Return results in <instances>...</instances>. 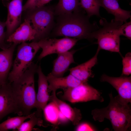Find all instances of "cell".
I'll return each mask as SVG.
<instances>
[{"label":"cell","instance_id":"1","mask_svg":"<svg viewBox=\"0 0 131 131\" xmlns=\"http://www.w3.org/2000/svg\"><path fill=\"white\" fill-rule=\"evenodd\" d=\"M57 16L56 23L50 33L51 37L61 36L91 41L92 33L99 28L96 22L92 23L90 22V17L82 9Z\"/></svg>","mask_w":131,"mask_h":131},{"label":"cell","instance_id":"2","mask_svg":"<svg viewBox=\"0 0 131 131\" xmlns=\"http://www.w3.org/2000/svg\"><path fill=\"white\" fill-rule=\"evenodd\" d=\"M38 66L33 63L18 79L10 83L13 98L19 116H26L36 108L34 75Z\"/></svg>","mask_w":131,"mask_h":131},{"label":"cell","instance_id":"3","mask_svg":"<svg viewBox=\"0 0 131 131\" xmlns=\"http://www.w3.org/2000/svg\"><path fill=\"white\" fill-rule=\"evenodd\" d=\"M109 95L110 101L107 106L91 111L93 119L100 122L105 118L109 119L115 131H128L131 126L130 106L121 100L117 95L114 97L111 92Z\"/></svg>","mask_w":131,"mask_h":131},{"label":"cell","instance_id":"4","mask_svg":"<svg viewBox=\"0 0 131 131\" xmlns=\"http://www.w3.org/2000/svg\"><path fill=\"white\" fill-rule=\"evenodd\" d=\"M100 28L92 34V40H97L98 49L110 51L120 53V34L119 28L123 23L112 20L108 22L102 18L99 21Z\"/></svg>","mask_w":131,"mask_h":131},{"label":"cell","instance_id":"5","mask_svg":"<svg viewBox=\"0 0 131 131\" xmlns=\"http://www.w3.org/2000/svg\"><path fill=\"white\" fill-rule=\"evenodd\" d=\"M31 11L28 18L36 32L34 41L48 37L55 25L54 7L44 6L36 7Z\"/></svg>","mask_w":131,"mask_h":131},{"label":"cell","instance_id":"6","mask_svg":"<svg viewBox=\"0 0 131 131\" xmlns=\"http://www.w3.org/2000/svg\"><path fill=\"white\" fill-rule=\"evenodd\" d=\"M41 49L38 41L21 43L18 46L12 69L10 72L8 80L11 83L20 78L32 63L35 55Z\"/></svg>","mask_w":131,"mask_h":131},{"label":"cell","instance_id":"7","mask_svg":"<svg viewBox=\"0 0 131 131\" xmlns=\"http://www.w3.org/2000/svg\"><path fill=\"white\" fill-rule=\"evenodd\" d=\"M61 97L63 100L72 103L96 100L100 102L104 99L98 90L88 84H81L76 86L63 90Z\"/></svg>","mask_w":131,"mask_h":131},{"label":"cell","instance_id":"8","mask_svg":"<svg viewBox=\"0 0 131 131\" xmlns=\"http://www.w3.org/2000/svg\"><path fill=\"white\" fill-rule=\"evenodd\" d=\"M79 40L75 38L65 37L57 39L48 37L38 41L42 51L38 59L40 60L44 57L52 54H58L70 50Z\"/></svg>","mask_w":131,"mask_h":131},{"label":"cell","instance_id":"9","mask_svg":"<svg viewBox=\"0 0 131 131\" xmlns=\"http://www.w3.org/2000/svg\"><path fill=\"white\" fill-rule=\"evenodd\" d=\"M100 80L107 82L111 85L117 91L119 98L125 103H131V77L122 75L114 77L105 74L102 75Z\"/></svg>","mask_w":131,"mask_h":131},{"label":"cell","instance_id":"10","mask_svg":"<svg viewBox=\"0 0 131 131\" xmlns=\"http://www.w3.org/2000/svg\"><path fill=\"white\" fill-rule=\"evenodd\" d=\"M22 0H12L5 6L8 10L7 19L5 22L7 28L5 32L6 41L7 39L15 31L21 23L23 11Z\"/></svg>","mask_w":131,"mask_h":131},{"label":"cell","instance_id":"11","mask_svg":"<svg viewBox=\"0 0 131 131\" xmlns=\"http://www.w3.org/2000/svg\"><path fill=\"white\" fill-rule=\"evenodd\" d=\"M18 112L12 93L10 83L8 82L0 86V121L11 113Z\"/></svg>","mask_w":131,"mask_h":131},{"label":"cell","instance_id":"12","mask_svg":"<svg viewBox=\"0 0 131 131\" xmlns=\"http://www.w3.org/2000/svg\"><path fill=\"white\" fill-rule=\"evenodd\" d=\"M36 73L38 75V90L36 94V112L39 116L49 100V84L46 76L43 73L40 66H38Z\"/></svg>","mask_w":131,"mask_h":131},{"label":"cell","instance_id":"13","mask_svg":"<svg viewBox=\"0 0 131 131\" xmlns=\"http://www.w3.org/2000/svg\"><path fill=\"white\" fill-rule=\"evenodd\" d=\"M28 19H25L24 22L9 36L7 42L17 45L28 41H34L36 32L31 25Z\"/></svg>","mask_w":131,"mask_h":131},{"label":"cell","instance_id":"14","mask_svg":"<svg viewBox=\"0 0 131 131\" xmlns=\"http://www.w3.org/2000/svg\"><path fill=\"white\" fill-rule=\"evenodd\" d=\"M76 51L72 50L57 54L53 61V68L50 73L56 77H63L70 65L75 63L74 55Z\"/></svg>","mask_w":131,"mask_h":131},{"label":"cell","instance_id":"15","mask_svg":"<svg viewBox=\"0 0 131 131\" xmlns=\"http://www.w3.org/2000/svg\"><path fill=\"white\" fill-rule=\"evenodd\" d=\"M99 50L97 49L95 55L87 61L69 70L70 74L84 83H87L88 79L93 77L92 68L97 63V57Z\"/></svg>","mask_w":131,"mask_h":131},{"label":"cell","instance_id":"16","mask_svg":"<svg viewBox=\"0 0 131 131\" xmlns=\"http://www.w3.org/2000/svg\"><path fill=\"white\" fill-rule=\"evenodd\" d=\"M46 77L49 83V91L52 92H56L59 89L64 90L84 83L70 74L65 77H58L53 76L50 73Z\"/></svg>","mask_w":131,"mask_h":131},{"label":"cell","instance_id":"17","mask_svg":"<svg viewBox=\"0 0 131 131\" xmlns=\"http://www.w3.org/2000/svg\"><path fill=\"white\" fill-rule=\"evenodd\" d=\"M17 45L12 43L8 48L0 51V86L7 82L12 65L13 53Z\"/></svg>","mask_w":131,"mask_h":131},{"label":"cell","instance_id":"18","mask_svg":"<svg viewBox=\"0 0 131 131\" xmlns=\"http://www.w3.org/2000/svg\"><path fill=\"white\" fill-rule=\"evenodd\" d=\"M49 100L54 102L59 111L73 125H77L79 124L82 118L80 110L76 107L73 108L68 104L58 99L57 97L56 92H52L50 96Z\"/></svg>","mask_w":131,"mask_h":131},{"label":"cell","instance_id":"19","mask_svg":"<svg viewBox=\"0 0 131 131\" xmlns=\"http://www.w3.org/2000/svg\"><path fill=\"white\" fill-rule=\"evenodd\" d=\"M100 7L114 16L116 21L125 23L131 17V11L126 10L120 7L118 0H100Z\"/></svg>","mask_w":131,"mask_h":131},{"label":"cell","instance_id":"20","mask_svg":"<svg viewBox=\"0 0 131 131\" xmlns=\"http://www.w3.org/2000/svg\"><path fill=\"white\" fill-rule=\"evenodd\" d=\"M80 0H59L54 7V15H60L70 13L82 9L79 4Z\"/></svg>","mask_w":131,"mask_h":131},{"label":"cell","instance_id":"21","mask_svg":"<svg viewBox=\"0 0 131 131\" xmlns=\"http://www.w3.org/2000/svg\"><path fill=\"white\" fill-rule=\"evenodd\" d=\"M32 113L26 116L8 117L7 120L0 123V131H7L17 129L26 120L29 119Z\"/></svg>","mask_w":131,"mask_h":131},{"label":"cell","instance_id":"22","mask_svg":"<svg viewBox=\"0 0 131 131\" xmlns=\"http://www.w3.org/2000/svg\"><path fill=\"white\" fill-rule=\"evenodd\" d=\"M80 7L83 8L90 17L93 15L100 17V0H80Z\"/></svg>","mask_w":131,"mask_h":131},{"label":"cell","instance_id":"23","mask_svg":"<svg viewBox=\"0 0 131 131\" xmlns=\"http://www.w3.org/2000/svg\"><path fill=\"white\" fill-rule=\"evenodd\" d=\"M46 120L52 124H58V115L59 110L53 101L47 104L43 111Z\"/></svg>","mask_w":131,"mask_h":131},{"label":"cell","instance_id":"24","mask_svg":"<svg viewBox=\"0 0 131 131\" xmlns=\"http://www.w3.org/2000/svg\"><path fill=\"white\" fill-rule=\"evenodd\" d=\"M30 120L24 122L17 129V131H32L36 125L41 126L43 125V121L35 112L32 113Z\"/></svg>","mask_w":131,"mask_h":131},{"label":"cell","instance_id":"25","mask_svg":"<svg viewBox=\"0 0 131 131\" xmlns=\"http://www.w3.org/2000/svg\"><path fill=\"white\" fill-rule=\"evenodd\" d=\"M123 68L122 75L128 76L131 74V53H127L122 60Z\"/></svg>","mask_w":131,"mask_h":131},{"label":"cell","instance_id":"26","mask_svg":"<svg viewBox=\"0 0 131 131\" xmlns=\"http://www.w3.org/2000/svg\"><path fill=\"white\" fill-rule=\"evenodd\" d=\"M5 26V22L0 21V48L3 50L7 49L12 44L7 42L6 40L5 32L4 31Z\"/></svg>","mask_w":131,"mask_h":131},{"label":"cell","instance_id":"27","mask_svg":"<svg viewBox=\"0 0 131 131\" xmlns=\"http://www.w3.org/2000/svg\"><path fill=\"white\" fill-rule=\"evenodd\" d=\"M119 31L120 35H123L129 40L131 39V21L125 23L120 27Z\"/></svg>","mask_w":131,"mask_h":131},{"label":"cell","instance_id":"28","mask_svg":"<svg viewBox=\"0 0 131 131\" xmlns=\"http://www.w3.org/2000/svg\"><path fill=\"white\" fill-rule=\"evenodd\" d=\"M76 127V131H96V130L89 123L83 122L79 123Z\"/></svg>","mask_w":131,"mask_h":131},{"label":"cell","instance_id":"29","mask_svg":"<svg viewBox=\"0 0 131 131\" xmlns=\"http://www.w3.org/2000/svg\"><path fill=\"white\" fill-rule=\"evenodd\" d=\"M41 0H28L23 6V11L31 10L36 7L38 3Z\"/></svg>","mask_w":131,"mask_h":131},{"label":"cell","instance_id":"30","mask_svg":"<svg viewBox=\"0 0 131 131\" xmlns=\"http://www.w3.org/2000/svg\"><path fill=\"white\" fill-rule=\"evenodd\" d=\"M69 120L60 111L58 115V121L59 123H65Z\"/></svg>","mask_w":131,"mask_h":131},{"label":"cell","instance_id":"31","mask_svg":"<svg viewBox=\"0 0 131 131\" xmlns=\"http://www.w3.org/2000/svg\"><path fill=\"white\" fill-rule=\"evenodd\" d=\"M52 0H41L37 4L36 7H39L44 6Z\"/></svg>","mask_w":131,"mask_h":131},{"label":"cell","instance_id":"32","mask_svg":"<svg viewBox=\"0 0 131 131\" xmlns=\"http://www.w3.org/2000/svg\"><path fill=\"white\" fill-rule=\"evenodd\" d=\"M1 0L2 3L3 5L5 6L9 1L8 0Z\"/></svg>","mask_w":131,"mask_h":131},{"label":"cell","instance_id":"33","mask_svg":"<svg viewBox=\"0 0 131 131\" xmlns=\"http://www.w3.org/2000/svg\"></svg>","mask_w":131,"mask_h":131}]
</instances>
